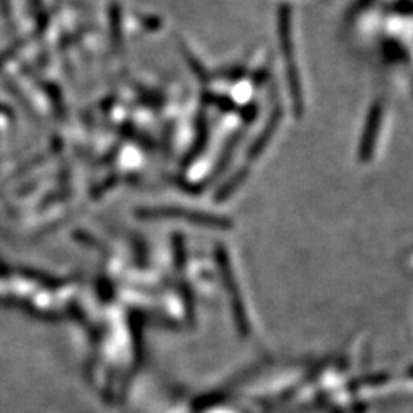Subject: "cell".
Wrapping results in <instances>:
<instances>
[{
	"label": "cell",
	"mask_w": 413,
	"mask_h": 413,
	"mask_svg": "<svg viewBox=\"0 0 413 413\" xmlns=\"http://www.w3.org/2000/svg\"><path fill=\"white\" fill-rule=\"evenodd\" d=\"M111 26H112V40L113 43L120 45L121 42V26H120V11L117 6H112L111 10Z\"/></svg>",
	"instance_id": "6da1fadb"
},
{
	"label": "cell",
	"mask_w": 413,
	"mask_h": 413,
	"mask_svg": "<svg viewBox=\"0 0 413 413\" xmlns=\"http://www.w3.org/2000/svg\"><path fill=\"white\" fill-rule=\"evenodd\" d=\"M0 12H2L3 19L11 20V5H10V0H0Z\"/></svg>",
	"instance_id": "7a4b0ae2"
},
{
	"label": "cell",
	"mask_w": 413,
	"mask_h": 413,
	"mask_svg": "<svg viewBox=\"0 0 413 413\" xmlns=\"http://www.w3.org/2000/svg\"><path fill=\"white\" fill-rule=\"evenodd\" d=\"M14 48H11V49H6V51H3L2 54H0V67H2L6 62H8V60L12 57V54H14Z\"/></svg>",
	"instance_id": "3957f363"
}]
</instances>
